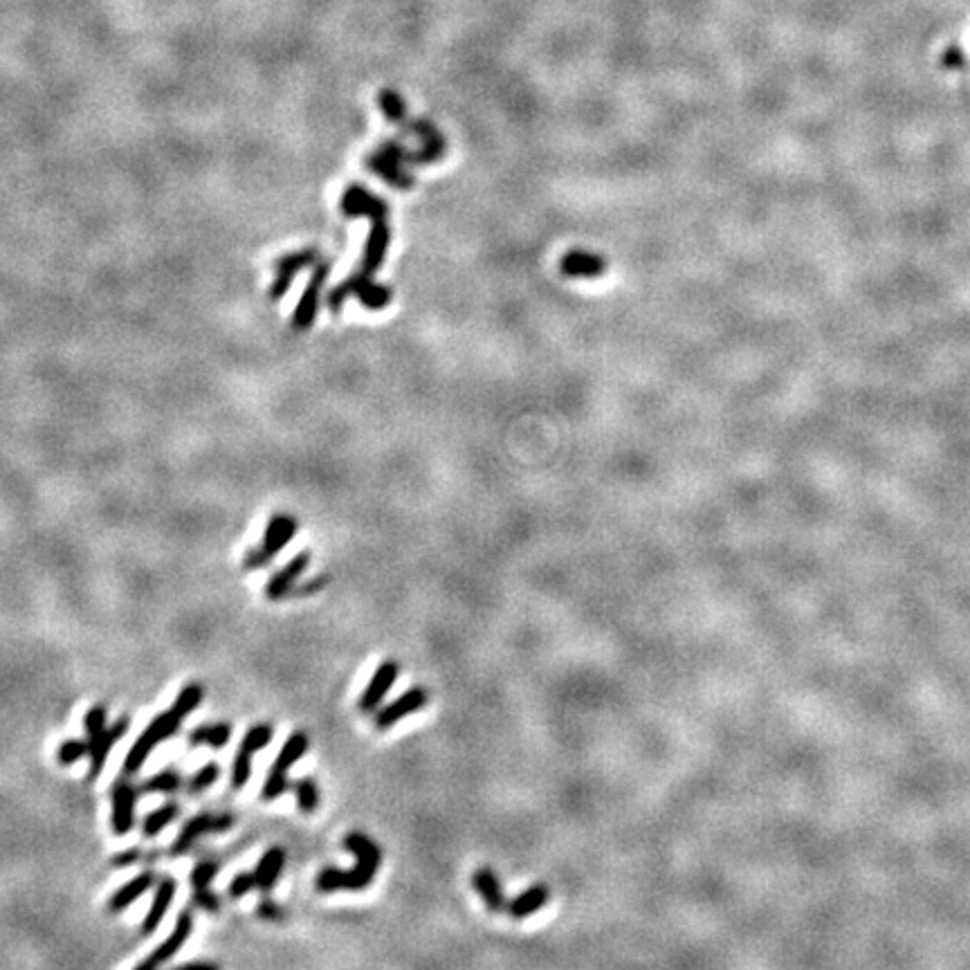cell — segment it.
<instances>
[{
    "instance_id": "6da1fadb",
    "label": "cell",
    "mask_w": 970,
    "mask_h": 970,
    "mask_svg": "<svg viewBox=\"0 0 970 970\" xmlns=\"http://www.w3.org/2000/svg\"><path fill=\"white\" fill-rule=\"evenodd\" d=\"M344 849L355 856V867H324L315 878L317 892H360L373 883L382 865V849L360 831H353L344 838Z\"/></svg>"
},
{
    "instance_id": "7a4b0ae2",
    "label": "cell",
    "mask_w": 970,
    "mask_h": 970,
    "mask_svg": "<svg viewBox=\"0 0 970 970\" xmlns=\"http://www.w3.org/2000/svg\"><path fill=\"white\" fill-rule=\"evenodd\" d=\"M349 297H358L364 304V308L369 310H384L391 304L393 292L387 286H382V283L375 281L373 274L360 270L328 292V308H331L333 313H340L344 301Z\"/></svg>"
},
{
    "instance_id": "3957f363",
    "label": "cell",
    "mask_w": 970,
    "mask_h": 970,
    "mask_svg": "<svg viewBox=\"0 0 970 970\" xmlns=\"http://www.w3.org/2000/svg\"><path fill=\"white\" fill-rule=\"evenodd\" d=\"M182 721H185V719L176 715L173 710H167V712H162V715L153 717L149 728H146L142 735L137 737V741L131 746V750H128V755L124 759V773L126 775L140 773V768L144 766L146 759H149V755L153 753V748L162 744V741H167V739L176 735V732L182 726Z\"/></svg>"
},
{
    "instance_id": "277c9868",
    "label": "cell",
    "mask_w": 970,
    "mask_h": 970,
    "mask_svg": "<svg viewBox=\"0 0 970 970\" xmlns=\"http://www.w3.org/2000/svg\"><path fill=\"white\" fill-rule=\"evenodd\" d=\"M297 528L299 526H297V519L295 517H290V515H274L268 521V526H265L261 546L254 548V551H250V553L245 555L243 569L245 571H256V569H261V566L268 564L274 555L281 553L283 548H286L290 544V539L295 537Z\"/></svg>"
},
{
    "instance_id": "5b68a950",
    "label": "cell",
    "mask_w": 970,
    "mask_h": 970,
    "mask_svg": "<svg viewBox=\"0 0 970 970\" xmlns=\"http://www.w3.org/2000/svg\"><path fill=\"white\" fill-rule=\"evenodd\" d=\"M405 164H411V151H407L400 142H384L378 151H375L366 167H369L375 176H380L387 185L396 189H409L414 185L409 173L405 171Z\"/></svg>"
},
{
    "instance_id": "8992f818",
    "label": "cell",
    "mask_w": 970,
    "mask_h": 970,
    "mask_svg": "<svg viewBox=\"0 0 970 970\" xmlns=\"http://www.w3.org/2000/svg\"><path fill=\"white\" fill-rule=\"evenodd\" d=\"M236 825V818L232 813H198L191 820L185 822L180 829L178 838L171 845V856H182L198 843V838L205 834H225Z\"/></svg>"
},
{
    "instance_id": "52a82bcc",
    "label": "cell",
    "mask_w": 970,
    "mask_h": 970,
    "mask_svg": "<svg viewBox=\"0 0 970 970\" xmlns=\"http://www.w3.org/2000/svg\"><path fill=\"white\" fill-rule=\"evenodd\" d=\"M328 274H331V263L319 261L315 265L313 274H310V281L304 290V295L299 299L295 315H292V328H295V331H308V328L313 326Z\"/></svg>"
},
{
    "instance_id": "ba28073f",
    "label": "cell",
    "mask_w": 970,
    "mask_h": 970,
    "mask_svg": "<svg viewBox=\"0 0 970 970\" xmlns=\"http://www.w3.org/2000/svg\"><path fill=\"white\" fill-rule=\"evenodd\" d=\"M191 930H194V917H191V912L189 910L180 912V917L176 921V926H173L171 935L167 939H164L162 944L158 948H155L149 957L144 959V962L137 964V968H140V970H151V968H158L162 964L171 962V959L180 953L182 946L187 944Z\"/></svg>"
},
{
    "instance_id": "9c48e42d",
    "label": "cell",
    "mask_w": 970,
    "mask_h": 970,
    "mask_svg": "<svg viewBox=\"0 0 970 970\" xmlns=\"http://www.w3.org/2000/svg\"><path fill=\"white\" fill-rule=\"evenodd\" d=\"M128 728H131V717L124 715L117 719L113 726H108L104 732H99L97 737L88 739V757H90L88 780H97L99 773L104 771L108 753H111L117 741L126 735Z\"/></svg>"
},
{
    "instance_id": "30bf717a",
    "label": "cell",
    "mask_w": 970,
    "mask_h": 970,
    "mask_svg": "<svg viewBox=\"0 0 970 970\" xmlns=\"http://www.w3.org/2000/svg\"><path fill=\"white\" fill-rule=\"evenodd\" d=\"M317 263H319V252L315 250V247H308V250H299V252H290L286 256H281V259L277 261V277H274V283L270 288V299H274V301L281 299L288 292L292 279H295L304 268H315Z\"/></svg>"
},
{
    "instance_id": "8fae6325",
    "label": "cell",
    "mask_w": 970,
    "mask_h": 970,
    "mask_svg": "<svg viewBox=\"0 0 970 970\" xmlns=\"http://www.w3.org/2000/svg\"><path fill=\"white\" fill-rule=\"evenodd\" d=\"M400 676V663L398 661H384L378 665V670L373 672L369 685H366L362 697L358 701V708L364 715H371V712H378L387 692L393 688V683Z\"/></svg>"
},
{
    "instance_id": "7c38bea8",
    "label": "cell",
    "mask_w": 970,
    "mask_h": 970,
    "mask_svg": "<svg viewBox=\"0 0 970 970\" xmlns=\"http://www.w3.org/2000/svg\"><path fill=\"white\" fill-rule=\"evenodd\" d=\"M427 690L425 688H411L396 701H391L389 706H384L382 710L375 712L373 724L378 730H389L391 726H396L398 721H402L409 715H416L418 710H423L427 706Z\"/></svg>"
},
{
    "instance_id": "4fadbf2b",
    "label": "cell",
    "mask_w": 970,
    "mask_h": 970,
    "mask_svg": "<svg viewBox=\"0 0 970 970\" xmlns=\"http://www.w3.org/2000/svg\"><path fill=\"white\" fill-rule=\"evenodd\" d=\"M137 786L128 780H117L113 784L111 798H113V816L111 825L117 836H126L135 827V802H137Z\"/></svg>"
},
{
    "instance_id": "5bb4252c",
    "label": "cell",
    "mask_w": 970,
    "mask_h": 970,
    "mask_svg": "<svg viewBox=\"0 0 970 970\" xmlns=\"http://www.w3.org/2000/svg\"><path fill=\"white\" fill-rule=\"evenodd\" d=\"M308 566H310V551H301L299 555L292 557V560L283 566V569L274 573L268 580V584H265V598L272 602L288 598L290 593L295 591L297 580L306 573Z\"/></svg>"
},
{
    "instance_id": "9a60e30c",
    "label": "cell",
    "mask_w": 970,
    "mask_h": 970,
    "mask_svg": "<svg viewBox=\"0 0 970 970\" xmlns=\"http://www.w3.org/2000/svg\"><path fill=\"white\" fill-rule=\"evenodd\" d=\"M342 212L349 218H375V216H389V205L382 198L373 196L369 189L360 185H351L342 196Z\"/></svg>"
},
{
    "instance_id": "2e32d148",
    "label": "cell",
    "mask_w": 970,
    "mask_h": 970,
    "mask_svg": "<svg viewBox=\"0 0 970 970\" xmlns=\"http://www.w3.org/2000/svg\"><path fill=\"white\" fill-rule=\"evenodd\" d=\"M409 131L416 133L420 137V142H423V146H420L418 151H411V164H434L443 158L445 137L432 122L414 120L409 122Z\"/></svg>"
},
{
    "instance_id": "e0dca14e",
    "label": "cell",
    "mask_w": 970,
    "mask_h": 970,
    "mask_svg": "<svg viewBox=\"0 0 970 970\" xmlns=\"http://www.w3.org/2000/svg\"><path fill=\"white\" fill-rule=\"evenodd\" d=\"M389 243H391V230H389L387 216L371 218V234H369V239H366L360 270L369 272V274L378 272V268L384 261V256H387Z\"/></svg>"
},
{
    "instance_id": "ac0fdd59",
    "label": "cell",
    "mask_w": 970,
    "mask_h": 970,
    "mask_svg": "<svg viewBox=\"0 0 970 970\" xmlns=\"http://www.w3.org/2000/svg\"><path fill=\"white\" fill-rule=\"evenodd\" d=\"M605 270L607 261L589 250H571L562 259V274L569 279H598Z\"/></svg>"
},
{
    "instance_id": "d6986e66",
    "label": "cell",
    "mask_w": 970,
    "mask_h": 970,
    "mask_svg": "<svg viewBox=\"0 0 970 970\" xmlns=\"http://www.w3.org/2000/svg\"><path fill=\"white\" fill-rule=\"evenodd\" d=\"M173 896H176V881H173L171 876H162L160 883H158V890H155L149 914H146L144 921H142L144 935H153V932L158 930V926L164 919V914H167L169 908H171Z\"/></svg>"
},
{
    "instance_id": "ffe728a7",
    "label": "cell",
    "mask_w": 970,
    "mask_h": 970,
    "mask_svg": "<svg viewBox=\"0 0 970 970\" xmlns=\"http://www.w3.org/2000/svg\"><path fill=\"white\" fill-rule=\"evenodd\" d=\"M472 883H474V890H477L483 899L485 908H488L492 914H501L503 910H508V901L506 896H503L499 876L494 874L490 867L479 869V872L472 876Z\"/></svg>"
},
{
    "instance_id": "44dd1931",
    "label": "cell",
    "mask_w": 970,
    "mask_h": 970,
    "mask_svg": "<svg viewBox=\"0 0 970 970\" xmlns=\"http://www.w3.org/2000/svg\"><path fill=\"white\" fill-rule=\"evenodd\" d=\"M283 865H286V851H283L281 847H272V849L265 851V854L259 860V865H256V869H254L256 890H261L265 896H268L274 890V885H277V881H279Z\"/></svg>"
},
{
    "instance_id": "7402d4cb",
    "label": "cell",
    "mask_w": 970,
    "mask_h": 970,
    "mask_svg": "<svg viewBox=\"0 0 970 970\" xmlns=\"http://www.w3.org/2000/svg\"><path fill=\"white\" fill-rule=\"evenodd\" d=\"M548 899H551V890H548V885L544 883H539V885H533V887H528L526 892H521L517 894L515 899L508 901V914L512 919H528L530 914H535L544 908V905L548 903Z\"/></svg>"
},
{
    "instance_id": "603a6c76",
    "label": "cell",
    "mask_w": 970,
    "mask_h": 970,
    "mask_svg": "<svg viewBox=\"0 0 970 970\" xmlns=\"http://www.w3.org/2000/svg\"><path fill=\"white\" fill-rule=\"evenodd\" d=\"M310 746V741H308V735L306 732H292V735L288 737L286 744H283V748L279 750V755L277 759H274V766H272V771L270 775H277V777H288V771L292 766H295L301 757L306 755V750Z\"/></svg>"
},
{
    "instance_id": "cb8c5ba5",
    "label": "cell",
    "mask_w": 970,
    "mask_h": 970,
    "mask_svg": "<svg viewBox=\"0 0 970 970\" xmlns=\"http://www.w3.org/2000/svg\"><path fill=\"white\" fill-rule=\"evenodd\" d=\"M153 883H155L153 872H142L140 876H135L133 881H128L126 885H122L120 890H117L111 896V901H108V910H111L113 914L124 912L128 905H133L144 892H149Z\"/></svg>"
},
{
    "instance_id": "d4e9b609",
    "label": "cell",
    "mask_w": 970,
    "mask_h": 970,
    "mask_svg": "<svg viewBox=\"0 0 970 970\" xmlns=\"http://www.w3.org/2000/svg\"><path fill=\"white\" fill-rule=\"evenodd\" d=\"M232 739V726L227 721H216V724L196 726L189 732V746H209V748H225Z\"/></svg>"
},
{
    "instance_id": "484cf974",
    "label": "cell",
    "mask_w": 970,
    "mask_h": 970,
    "mask_svg": "<svg viewBox=\"0 0 970 970\" xmlns=\"http://www.w3.org/2000/svg\"><path fill=\"white\" fill-rule=\"evenodd\" d=\"M182 784H185V777H182L180 771H176V768H164V771L146 777V780L137 786V791L142 795H162V793L171 795V793H178L182 789Z\"/></svg>"
},
{
    "instance_id": "4316f807",
    "label": "cell",
    "mask_w": 970,
    "mask_h": 970,
    "mask_svg": "<svg viewBox=\"0 0 970 970\" xmlns=\"http://www.w3.org/2000/svg\"><path fill=\"white\" fill-rule=\"evenodd\" d=\"M178 816H180V804H176V802L162 804V807L151 811L149 816L144 818V822H142V834L146 838H155L158 834H162V831L167 829L171 825V822L176 820Z\"/></svg>"
},
{
    "instance_id": "83f0119b",
    "label": "cell",
    "mask_w": 970,
    "mask_h": 970,
    "mask_svg": "<svg viewBox=\"0 0 970 970\" xmlns=\"http://www.w3.org/2000/svg\"><path fill=\"white\" fill-rule=\"evenodd\" d=\"M205 699V688L200 683H189L185 685V688L180 690V694L176 697V701H173V706L171 710L176 712V715H180L182 719L189 717L191 712H194L200 703H203Z\"/></svg>"
},
{
    "instance_id": "f1b7e54d",
    "label": "cell",
    "mask_w": 970,
    "mask_h": 970,
    "mask_svg": "<svg viewBox=\"0 0 970 970\" xmlns=\"http://www.w3.org/2000/svg\"><path fill=\"white\" fill-rule=\"evenodd\" d=\"M378 104H380V111L384 113V117H387L389 122L402 124L407 120V104H405V99H402L396 93V90H391V88L380 90Z\"/></svg>"
},
{
    "instance_id": "f546056e",
    "label": "cell",
    "mask_w": 970,
    "mask_h": 970,
    "mask_svg": "<svg viewBox=\"0 0 970 970\" xmlns=\"http://www.w3.org/2000/svg\"><path fill=\"white\" fill-rule=\"evenodd\" d=\"M292 791H295L297 807H299L301 813H306V816H310V813L317 811V807H319V789H317L315 780H310V777H301V780H297L295 784H292Z\"/></svg>"
},
{
    "instance_id": "4dcf8cb0",
    "label": "cell",
    "mask_w": 970,
    "mask_h": 970,
    "mask_svg": "<svg viewBox=\"0 0 970 970\" xmlns=\"http://www.w3.org/2000/svg\"><path fill=\"white\" fill-rule=\"evenodd\" d=\"M272 735H274V730L268 724L252 726L250 730L245 732V737H243L241 746H239V753H243L247 757H254V753H259V750H263L265 746L270 744Z\"/></svg>"
},
{
    "instance_id": "1f68e13d",
    "label": "cell",
    "mask_w": 970,
    "mask_h": 970,
    "mask_svg": "<svg viewBox=\"0 0 970 970\" xmlns=\"http://www.w3.org/2000/svg\"><path fill=\"white\" fill-rule=\"evenodd\" d=\"M218 777H221V766H218V764H207V766H203V768H200V771H196L194 775L189 777L187 793L189 795H198V793L207 791L209 786H214L218 782Z\"/></svg>"
},
{
    "instance_id": "d6a6232c",
    "label": "cell",
    "mask_w": 970,
    "mask_h": 970,
    "mask_svg": "<svg viewBox=\"0 0 970 970\" xmlns=\"http://www.w3.org/2000/svg\"><path fill=\"white\" fill-rule=\"evenodd\" d=\"M84 757H88V741L68 739V741H63V744L59 746L57 759H59L61 766H72V764L79 762V759H84Z\"/></svg>"
},
{
    "instance_id": "836d02e7",
    "label": "cell",
    "mask_w": 970,
    "mask_h": 970,
    "mask_svg": "<svg viewBox=\"0 0 970 970\" xmlns=\"http://www.w3.org/2000/svg\"><path fill=\"white\" fill-rule=\"evenodd\" d=\"M106 719H108V712H106V706H93L88 712H86V717H84V730H86V737L88 739H93L97 737L99 732H104L106 730Z\"/></svg>"
},
{
    "instance_id": "e575fe53",
    "label": "cell",
    "mask_w": 970,
    "mask_h": 970,
    "mask_svg": "<svg viewBox=\"0 0 970 970\" xmlns=\"http://www.w3.org/2000/svg\"><path fill=\"white\" fill-rule=\"evenodd\" d=\"M218 874V863L216 860H203V863H198L194 867V872H191V887L194 890H203V887H209V883L214 881V876Z\"/></svg>"
},
{
    "instance_id": "d590c367",
    "label": "cell",
    "mask_w": 970,
    "mask_h": 970,
    "mask_svg": "<svg viewBox=\"0 0 970 970\" xmlns=\"http://www.w3.org/2000/svg\"><path fill=\"white\" fill-rule=\"evenodd\" d=\"M252 890H256V876L252 872H241L234 876L227 894H230V899H243V896H247Z\"/></svg>"
},
{
    "instance_id": "8d00e7d4",
    "label": "cell",
    "mask_w": 970,
    "mask_h": 970,
    "mask_svg": "<svg viewBox=\"0 0 970 970\" xmlns=\"http://www.w3.org/2000/svg\"><path fill=\"white\" fill-rule=\"evenodd\" d=\"M194 903L198 905V908H203L205 912H212V914L221 910V899H218V894H214L212 890H209V887H203V890H194Z\"/></svg>"
},
{
    "instance_id": "74e56055",
    "label": "cell",
    "mask_w": 970,
    "mask_h": 970,
    "mask_svg": "<svg viewBox=\"0 0 970 970\" xmlns=\"http://www.w3.org/2000/svg\"><path fill=\"white\" fill-rule=\"evenodd\" d=\"M259 917L265 919V921H281L283 919V912L277 903H274L272 899H263L259 903Z\"/></svg>"
},
{
    "instance_id": "f35d334b",
    "label": "cell",
    "mask_w": 970,
    "mask_h": 970,
    "mask_svg": "<svg viewBox=\"0 0 970 970\" xmlns=\"http://www.w3.org/2000/svg\"><path fill=\"white\" fill-rule=\"evenodd\" d=\"M328 580H331V578H328V575H324V573H322V575H317V578L308 580V582L304 584V587H299V589H297V596H313V593H317L319 589H324V587H326Z\"/></svg>"
},
{
    "instance_id": "ab89813d",
    "label": "cell",
    "mask_w": 970,
    "mask_h": 970,
    "mask_svg": "<svg viewBox=\"0 0 970 970\" xmlns=\"http://www.w3.org/2000/svg\"><path fill=\"white\" fill-rule=\"evenodd\" d=\"M137 860H140V851H124V854L120 856H115V865L117 867H128V865H135Z\"/></svg>"
}]
</instances>
